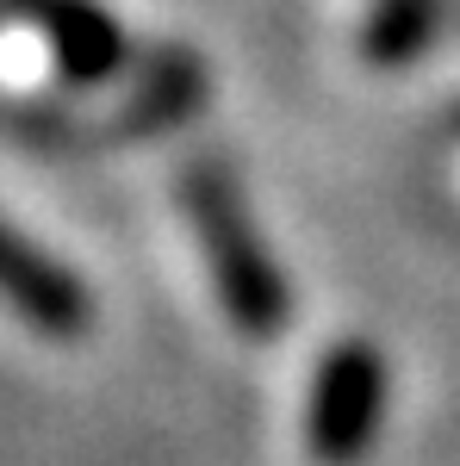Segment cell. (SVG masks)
Listing matches in <instances>:
<instances>
[{
	"label": "cell",
	"instance_id": "6da1fadb",
	"mask_svg": "<svg viewBox=\"0 0 460 466\" xmlns=\"http://www.w3.org/2000/svg\"><path fill=\"white\" fill-rule=\"evenodd\" d=\"M180 199H187L193 230L206 243V261H212V274H218L224 311L237 318V329H243L249 342H274L286 329V318H292V299H286L281 268L268 261L255 224H249L237 180L224 175V168H212V162H193L180 175Z\"/></svg>",
	"mask_w": 460,
	"mask_h": 466
},
{
	"label": "cell",
	"instance_id": "7a4b0ae2",
	"mask_svg": "<svg viewBox=\"0 0 460 466\" xmlns=\"http://www.w3.org/2000/svg\"><path fill=\"white\" fill-rule=\"evenodd\" d=\"M386 417V360L367 342H342L318 360L305 404V448L318 466H354Z\"/></svg>",
	"mask_w": 460,
	"mask_h": 466
},
{
	"label": "cell",
	"instance_id": "3957f363",
	"mask_svg": "<svg viewBox=\"0 0 460 466\" xmlns=\"http://www.w3.org/2000/svg\"><path fill=\"white\" fill-rule=\"evenodd\" d=\"M0 305H13L50 342H81L94 329V292L81 287L56 255H44L32 237H19L0 218Z\"/></svg>",
	"mask_w": 460,
	"mask_h": 466
},
{
	"label": "cell",
	"instance_id": "277c9868",
	"mask_svg": "<svg viewBox=\"0 0 460 466\" xmlns=\"http://www.w3.org/2000/svg\"><path fill=\"white\" fill-rule=\"evenodd\" d=\"M37 25H44L69 81H107L125 63V37L112 32V19L94 13L87 0H37Z\"/></svg>",
	"mask_w": 460,
	"mask_h": 466
},
{
	"label": "cell",
	"instance_id": "5b68a950",
	"mask_svg": "<svg viewBox=\"0 0 460 466\" xmlns=\"http://www.w3.org/2000/svg\"><path fill=\"white\" fill-rule=\"evenodd\" d=\"M199 94H206L199 63H187V56H162V63L149 69V81L138 87V106H131V118H138V131L175 125V118H187V112L199 106Z\"/></svg>",
	"mask_w": 460,
	"mask_h": 466
}]
</instances>
